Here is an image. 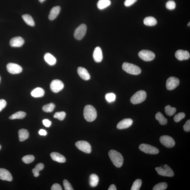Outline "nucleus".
<instances>
[{
	"label": "nucleus",
	"instance_id": "f257e3e1",
	"mask_svg": "<svg viewBox=\"0 0 190 190\" xmlns=\"http://www.w3.org/2000/svg\"><path fill=\"white\" fill-rule=\"evenodd\" d=\"M108 155L113 163L116 167L120 168L122 166L124 159L120 153L115 150H112L109 151Z\"/></svg>",
	"mask_w": 190,
	"mask_h": 190
},
{
	"label": "nucleus",
	"instance_id": "f03ea898",
	"mask_svg": "<svg viewBox=\"0 0 190 190\" xmlns=\"http://www.w3.org/2000/svg\"><path fill=\"white\" fill-rule=\"evenodd\" d=\"M84 116L86 121L89 122H92L97 117L96 109L91 105L86 106L84 110Z\"/></svg>",
	"mask_w": 190,
	"mask_h": 190
},
{
	"label": "nucleus",
	"instance_id": "7ed1b4c3",
	"mask_svg": "<svg viewBox=\"0 0 190 190\" xmlns=\"http://www.w3.org/2000/svg\"><path fill=\"white\" fill-rule=\"evenodd\" d=\"M122 68L124 71L131 74L139 75L141 72V70L139 67L132 63L128 62L123 63Z\"/></svg>",
	"mask_w": 190,
	"mask_h": 190
},
{
	"label": "nucleus",
	"instance_id": "20e7f679",
	"mask_svg": "<svg viewBox=\"0 0 190 190\" xmlns=\"http://www.w3.org/2000/svg\"><path fill=\"white\" fill-rule=\"evenodd\" d=\"M147 98V93L145 91H139L135 93L131 97L130 101L133 104H137L143 102Z\"/></svg>",
	"mask_w": 190,
	"mask_h": 190
},
{
	"label": "nucleus",
	"instance_id": "39448f33",
	"mask_svg": "<svg viewBox=\"0 0 190 190\" xmlns=\"http://www.w3.org/2000/svg\"><path fill=\"white\" fill-rule=\"evenodd\" d=\"M155 170L159 175L167 177H172L174 176V172L168 165L165 164L163 168L161 167H156Z\"/></svg>",
	"mask_w": 190,
	"mask_h": 190
},
{
	"label": "nucleus",
	"instance_id": "423d86ee",
	"mask_svg": "<svg viewBox=\"0 0 190 190\" xmlns=\"http://www.w3.org/2000/svg\"><path fill=\"white\" fill-rule=\"evenodd\" d=\"M139 148L142 152L149 154H157L159 152L156 147L152 146L145 144H142L139 146Z\"/></svg>",
	"mask_w": 190,
	"mask_h": 190
},
{
	"label": "nucleus",
	"instance_id": "0eeeda50",
	"mask_svg": "<svg viewBox=\"0 0 190 190\" xmlns=\"http://www.w3.org/2000/svg\"><path fill=\"white\" fill-rule=\"evenodd\" d=\"M87 31V26L85 24H81L75 30L74 37L77 40H81L85 36Z\"/></svg>",
	"mask_w": 190,
	"mask_h": 190
},
{
	"label": "nucleus",
	"instance_id": "6e6552de",
	"mask_svg": "<svg viewBox=\"0 0 190 190\" xmlns=\"http://www.w3.org/2000/svg\"><path fill=\"white\" fill-rule=\"evenodd\" d=\"M138 56L141 59L146 61L152 60L155 57V54L151 51L148 50H142L138 53Z\"/></svg>",
	"mask_w": 190,
	"mask_h": 190
},
{
	"label": "nucleus",
	"instance_id": "1a4fd4ad",
	"mask_svg": "<svg viewBox=\"0 0 190 190\" xmlns=\"http://www.w3.org/2000/svg\"><path fill=\"white\" fill-rule=\"evenodd\" d=\"M77 147L84 152L89 154L91 152V147L89 142L85 141H79L75 143Z\"/></svg>",
	"mask_w": 190,
	"mask_h": 190
},
{
	"label": "nucleus",
	"instance_id": "9d476101",
	"mask_svg": "<svg viewBox=\"0 0 190 190\" xmlns=\"http://www.w3.org/2000/svg\"><path fill=\"white\" fill-rule=\"evenodd\" d=\"M160 140L161 143L167 147L172 148L175 145L174 139L168 135H163L160 137Z\"/></svg>",
	"mask_w": 190,
	"mask_h": 190
},
{
	"label": "nucleus",
	"instance_id": "9b49d317",
	"mask_svg": "<svg viewBox=\"0 0 190 190\" xmlns=\"http://www.w3.org/2000/svg\"><path fill=\"white\" fill-rule=\"evenodd\" d=\"M63 82L59 80H52L50 84L51 90L54 93H57L62 90L64 88Z\"/></svg>",
	"mask_w": 190,
	"mask_h": 190
},
{
	"label": "nucleus",
	"instance_id": "f8f14e48",
	"mask_svg": "<svg viewBox=\"0 0 190 190\" xmlns=\"http://www.w3.org/2000/svg\"><path fill=\"white\" fill-rule=\"evenodd\" d=\"M179 84V80L178 79L175 77H170L167 81V89L169 90H172L177 87Z\"/></svg>",
	"mask_w": 190,
	"mask_h": 190
},
{
	"label": "nucleus",
	"instance_id": "ddd939ff",
	"mask_svg": "<svg viewBox=\"0 0 190 190\" xmlns=\"http://www.w3.org/2000/svg\"><path fill=\"white\" fill-rule=\"evenodd\" d=\"M6 68L9 73L13 74L20 73L22 71V67L16 63H9L7 65Z\"/></svg>",
	"mask_w": 190,
	"mask_h": 190
},
{
	"label": "nucleus",
	"instance_id": "4468645a",
	"mask_svg": "<svg viewBox=\"0 0 190 190\" xmlns=\"http://www.w3.org/2000/svg\"><path fill=\"white\" fill-rule=\"evenodd\" d=\"M133 120L130 118L123 119L118 123L117 127L119 129H125L130 127L133 124Z\"/></svg>",
	"mask_w": 190,
	"mask_h": 190
},
{
	"label": "nucleus",
	"instance_id": "2eb2a0df",
	"mask_svg": "<svg viewBox=\"0 0 190 190\" xmlns=\"http://www.w3.org/2000/svg\"><path fill=\"white\" fill-rule=\"evenodd\" d=\"M176 58L179 60L182 61L188 60L190 57V54L187 51L179 50L176 52L175 54Z\"/></svg>",
	"mask_w": 190,
	"mask_h": 190
},
{
	"label": "nucleus",
	"instance_id": "dca6fc26",
	"mask_svg": "<svg viewBox=\"0 0 190 190\" xmlns=\"http://www.w3.org/2000/svg\"><path fill=\"white\" fill-rule=\"evenodd\" d=\"M24 40L21 37H16L12 38L10 40V45L12 47H19L24 45Z\"/></svg>",
	"mask_w": 190,
	"mask_h": 190
},
{
	"label": "nucleus",
	"instance_id": "f3484780",
	"mask_svg": "<svg viewBox=\"0 0 190 190\" xmlns=\"http://www.w3.org/2000/svg\"><path fill=\"white\" fill-rule=\"evenodd\" d=\"M0 179L2 180L11 181L12 177L8 170L4 168H0Z\"/></svg>",
	"mask_w": 190,
	"mask_h": 190
},
{
	"label": "nucleus",
	"instance_id": "a211bd4d",
	"mask_svg": "<svg viewBox=\"0 0 190 190\" xmlns=\"http://www.w3.org/2000/svg\"><path fill=\"white\" fill-rule=\"evenodd\" d=\"M93 57L96 62H100L103 59V54L101 49L99 47L96 48L93 53Z\"/></svg>",
	"mask_w": 190,
	"mask_h": 190
},
{
	"label": "nucleus",
	"instance_id": "6ab92c4d",
	"mask_svg": "<svg viewBox=\"0 0 190 190\" xmlns=\"http://www.w3.org/2000/svg\"><path fill=\"white\" fill-rule=\"evenodd\" d=\"M77 72L79 76L83 80L87 81L90 79V75L87 70L85 68L82 67H79L77 68Z\"/></svg>",
	"mask_w": 190,
	"mask_h": 190
},
{
	"label": "nucleus",
	"instance_id": "aec40b11",
	"mask_svg": "<svg viewBox=\"0 0 190 190\" xmlns=\"http://www.w3.org/2000/svg\"><path fill=\"white\" fill-rule=\"evenodd\" d=\"M52 160L60 163H65L66 161V158L62 155L57 152H53L50 154Z\"/></svg>",
	"mask_w": 190,
	"mask_h": 190
},
{
	"label": "nucleus",
	"instance_id": "412c9836",
	"mask_svg": "<svg viewBox=\"0 0 190 190\" xmlns=\"http://www.w3.org/2000/svg\"><path fill=\"white\" fill-rule=\"evenodd\" d=\"M61 11L60 7L55 6L51 10L49 15V19L50 21L55 19L57 16Z\"/></svg>",
	"mask_w": 190,
	"mask_h": 190
},
{
	"label": "nucleus",
	"instance_id": "4be33fe9",
	"mask_svg": "<svg viewBox=\"0 0 190 190\" xmlns=\"http://www.w3.org/2000/svg\"><path fill=\"white\" fill-rule=\"evenodd\" d=\"M44 59L46 62L50 66H54L56 64V59L54 56L49 53H47L44 56Z\"/></svg>",
	"mask_w": 190,
	"mask_h": 190
},
{
	"label": "nucleus",
	"instance_id": "5701e85b",
	"mask_svg": "<svg viewBox=\"0 0 190 190\" xmlns=\"http://www.w3.org/2000/svg\"><path fill=\"white\" fill-rule=\"evenodd\" d=\"M44 90L40 87H37L33 90L31 93V96L34 98L42 97L45 94Z\"/></svg>",
	"mask_w": 190,
	"mask_h": 190
},
{
	"label": "nucleus",
	"instance_id": "b1692460",
	"mask_svg": "<svg viewBox=\"0 0 190 190\" xmlns=\"http://www.w3.org/2000/svg\"><path fill=\"white\" fill-rule=\"evenodd\" d=\"M19 140L21 142L24 141L28 138L29 133L27 130L21 129L18 131Z\"/></svg>",
	"mask_w": 190,
	"mask_h": 190
},
{
	"label": "nucleus",
	"instance_id": "393cba45",
	"mask_svg": "<svg viewBox=\"0 0 190 190\" xmlns=\"http://www.w3.org/2000/svg\"><path fill=\"white\" fill-rule=\"evenodd\" d=\"M111 4L110 0H99L97 4L98 8L100 10H103L110 6Z\"/></svg>",
	"mask_w": 190,
	"mask_h": 190
},
{
	"label": "nucleus",
	"instance_id": "a878e982",
	"mask_svg": "<svg viewBox=\"0 0 190 190\" xmlns=\"http://www.w3.org/2000/svg\"><path fill=\"white\" fill-rule=\"evenodd\" d=\"M144 23L147 26H153L156 25L157 23V21L154 17H148L144 19Z\"/></svg>",
	"mask_w": 190,
	"mask_h": 190
},
{
	"label": "nucleus",
	"instance_id": "bb28decb",
	"mask_svg": "<svg viewBox=\"0 0 190 190\" xmlns=\"http://www.w3.org/2000/svg\"><path fill=\"white\" fill-rule=\"evenodd\" d=\"M99 180L97 175L95 174H91L89 177V184L92 187H95L98 185Z\"/></svg>",
	"mask_w": 190,
	"mask_h": 190
},
{
	"label": "nucleus",
	"instance_id": "cd10ccee",
	"mask_svg": "<svg viewBox=\"0 0 190 190\" xmlns=\"http://www.w3.org/2000/svg\"><path fill=\"white\" fill-rule=\"evenodd\" d=\"M22 17L26 24L31 26H34L35 25L34 21L30 15H28V14H26V15H23Z\"/></svg>",
	"mask_w": 190,
	"mask_h": 190
},
{
	"label": "nucleus",
	"instance_id": "c85d7f7f",
	"mask_svg": "<svg viewBox=\"0 0 190 190\" xmlns=\"http://www.w3.org/2000/svg\"><path fill=\"white\" fill-rule=\"evenodd\" d=\"M155 118L156 119L159 121L160 124L165 125L167 124V120L164 117L161 113L157 112L156 114Z\"/></svg>",
	"mask_w": 190,
	"mask_h": 190
},
{
	"label": "nucleus",
	"instance_id": "c756f323",
	"mask_svg": "<svg viewBox=\"0 0 190 190\" xmlns=\"http://www.w3.org/2000/svg\"><path fill=\"white\" fill-rule=\"evenodd\" d=\"M26 116L25 112L23 111H19L12 114L9 117L10 119H22L23 118Z\"/></svg>",
	"mask_w": 190,
	"mask_h": 190
},
{
	"label": "nucleus",
	"instance_id": "7c9ffc66",
	"mask_svg": "<svg viewBox=\"0 0 190 190\" xmlns=\"http://www.w3.org/2000/svg\"><path fill=\"white\" fill-rule=\"evenodd\" d=\"M55 107V105L54 103H50L44 105L42 110L45 112H51L53 111Z\"/></svg>",
	"mask_w": 190,
	"mask_h": 190
},
{
	"label": "nucleus",
	"instance_id": "2f4dec72",
	"mask_svg": "<svg viewBox=\"0 0 190 190\" xmlns=\"http://www.w3.org/2000/svg\"><path fill=\"white\" fill-rule=\"evenodd\" d=\"M165 113L169 116H172L175 113L177 109L174 107H171L170 105H167L165 107Z\"/></svg>",
	"mask_w": 190,
	"mask_h": 190
},
{
	"label": "nucleus",
	"instance_id": "473e14b6",
	"mask_svg": "<svg viewBox=\"0 0 190 190\" xmlns=\"http://www.w3.org/2000/svg\"><path fill=\"white\" fill-rule=\"evenodd\" d=\"M167 184L165 182L160 183L157 184L153 187V190H164L166 189L167 188Z\"/></svg>",
	"mask_w": 190,
	"mask_h": 190
},
{
	"label": "nucleus",
	"instance_id": "72a5a7b5",
	"mask_svg": "<svg viewBox=\"0 0 190 190\" xmlns=\"http://www.w3.org/2000/svg\"><path fill=\"white\" fill-rule=\"evenodd\" d=\"M142 181L140 179H137L133 182L131 190H139L141 186Z\"/></svg>",
	"mask_w": 190,
	"mask_h": 190
},
{
	"label": "nucleus",
	"instance_id": "f704fd0d",
	"mask_svg": "<svg viewBox=\"0 0 190 190\" xmlns=\"http://www.w3.org/2000/svg\"><path fill=\"white\" fill-rule=\"evenodd\" d=\"M35 160L34 156L32 155H28L23 157L22 160L24 163L29 164Z\"/></svg>",
	"mask_w": 190,
	"mask_h": 190
},
{
	"label": "nucleus",
	"instance_id": "c9c22d12",
	"mask_svg": "<svg viewBox=\"0 0 190 190\" xmlns=\"http://www.w3.org/2000/svg\"><path fill=\"white\" fill-rule=\"evenodd\" d=\"M105 99L108 103H112L116 100V96L113 93H107L105 95Z\"/></svg>",
	"mask_w": 190,
	"mask_h": 190
},
{
	"label": "nucleus",
	"instance_id": "e433bc0d",
	"mask_svg": "<svg viewBox=\"0 0 190 190\" xmlns=\"http://www.w3.org/2000/svg\"><path fill=\"white\" fill-rule=\"evenodd\" d=\"M66 113L64 112H56L54 114V117L57 118L60 121H63L66 117Z\"/></svg>",
	"mask_w": 190,
	"mask_h": 190
},
{
	"label": "nucleus",
	"instance_id": "4c0bfd02",
	"mask_svg": "<svg viewBox=\"0 0 190 190\" xmlns=\"http://www.w3.org/2000/svg\"><path fill=\"white\" fill-rule=\"evenodd\" d=\"M185 114L184 112L179 113L176 114L175 117H174V121L176 122H179L181 120L184 118L185 117Z\"/></svg>",
	"mask_w": 190,
	"mask_h": 190
},
{
	"label": "nucleus",
	"instance_id": "58836bf2",
	"mask_svg": "<svg viewBox=\"0 0 190 190\" xmlns=\"http://www.w3.org/2000/svg\"><path fill=\"white\" fill-rule=\"evenodd\" d=\"M166 7L167 9L170 10L174 9L176 7V4L173 1H169L166 4Z\"/></svg>",
	"mask_w": 190,
	"mask_h": 190
},
{
	"label": "nucleus",
	"instance_id": "ea45409f",
	"mask_svg": "<svg viewBox=\"0 0 190 190\" xmlns=\"http://www.w3.org/2000/svg\"><path fill=\"white\" fill-rule=\"evenodd\" d=\"M63 186L65 188V190H73V187H72L71 184L68 181L65 179L63 182Z\"/></svg>",
	"mask_w": 190,
	"mask_h": 190
},
{
	"label": "nucleus",
	"instance_id": "a19ab883",
	"mask_svg": "<svg viewBox=\"0 0 190 190\" xmlns=\"http://www.w3.org/2000/svg\"><path fill=\"white\" fill-rule=\"evenodd\" d=\"M184 130L186 132H190V120H188L185 124L184 125Z\"/></svg>",
	"mask_w": 190,
	"mask_h": 190
},
{
	"label": "nucleus",
	"instance_id": "79ce46f5",
	"mask_svg": "<svg viewBox=\"0 0 190 190\" xmlns=\"http://www.w3.org/2000/svg\"><path fill=\"white\" fill-rule=\"evenodd\" d=\"M137 1V0H126L124 2V5L126 6H130L134 4Z\"/></svg>",
	"mask_w": 190,
	"mask_h": 190
},
{
	"label": "nucleus",
	"instance_id": "37998d69",
	"mask_svg": "<svg viewBox=\"0 0 190 190\" xmlns=\"http://www.w3.org/2000/svg\"><path fill=\"white\" fill-rule=\"evenodd\" d=\"M6 105V102L4 99H0V112L5 108Z\"/></svg>",
	"mask_w": 190,
	"mask_h": 190
},
{
	"label": "nucleus",
	"instance_id": "c03bdc74",
	"mask_svg": "<svg viewBox=\"0 0 190 190\" xmlns=\"http://www.w3.org/2000/svg\"><path fill=\"white\" fill-rule=\"evenodd\" d=\"M42 123L47 128L49 127L52 124L51 121L48 119H43L42 121Z\"/></svg>",
	"mask_w": 190,
	"mask_h": 190
},
{
	"label": "nucleus",
	"instance_id": "a18cd8bd",
	"mask_svg": "<svg viewBox=\"0 0 190 190\" xmlns=\"http://www.w3.org/2000/svg\"><path fill=\"white\" fill-rule=\"evenodd\" d=\"M51 190H62V188L60 185L58 184H54L51 188Z\"/></svg>",
	"mask_w": 190,
	"mask_h": 190
},
{
	"label": "nucleus",
	"instance_id": "49530a36",
	"mask_svg": "<svg viewBox=\"0 0 190 190\" xmlns=\"http://www.w3.org/2000/svg\"><path fill=\"white\" fill-rule=\"evenodd\" d=\"M44 168V165L42 163H39L36 165V166H35V168H34L35 169L39 172L40 171L43 170Z\"/></svg>",
	"mask_w": 190,
	"mask_h": 190
},
{
	"label": "nucleus",
	"instance_id": "de8ad7c7",
	"mask_svg": "<svg viewBox=\"0 0 190 190\" xmlns=\"http://www.w3.org/2000/svg\"><path fill=\"white\" fill-rule=\"evenodd\" d=\"M39 135H47V133L46 131L44 129H40L38 132Z\"/></svg>",
	"mask_w": 190,
	"mask_h": 190
},
{
	"label": "nucleus",
	"instance_id": "09e8293b",
	"mask_svg": "<svg viewBox=\"0 0 190 190\" xmlns=\"http://www.w3.org/2000/svg\"><path fill=\"white\" fill-rule=\"evenodd\" d=\"M32 172L35 177H38L39 175V172L35 169V168L33 169Z\"/></svg>",
	"mask_w": 190,
	"mask_h": 190
},
{
	"label": "nucleus",
	"instance_id": "8fccbe9b",
	"mask_svg": "<svg viewBox=\"0 0 190 190\" xmlns=\"http://www.w3.org/2000/svg\"><path fill=\"white\" fill-rule=\"evenodd\" d=\"M108 190H117V188H116L115 185H114V184H112L110 186L108 189Z\"/></svg>",
	"mask_w": 190,
	"mask_h": 190
},
{
	"label": "nucleus",
	"instance_id": "3c124183",
	"mask_svg": "<svg viewBox=\"0 0 190 190\" xmlns=\"http://www.w3.org/2000/svg\"><path fill=\"white\" fill-rule=\"evenodd\" d=\"M38 1L40 2V3H42L43 2L45 1V0H38Z\"/></svg>",
	"mask_w": 190,
	"mask_h": 190
},
{
	"label": "nucleus",
	"instance_id": "603ef678",
	"mask_svg": "<svg viewBox=\"0 0 190 190\" xmlns=\"http://www.w3.org/2000/svg\"><path fill=\"white\" fill-rule=\"evenodd\" d=\"M190 22H189V23H188V26H190Z\"/></svg>",
	"mask_w": 190,
	"mask_h": 190
},
{
	"label": "nucleus",
	"instance_id": "864d4df0",
	"mask_svg": "<svg viewBox=\"0 0 190 190\" xmlns=\"http://www.w3.org/2000/svg\"><path fill=\"white\" fill-rule=\"evenodd\" d=\"M1 145H0V150H1Z\"/></svg>",
	"mask_w": 190,
	"mask_h": 190
},
{
	"label": "nucleus",
	"instance_id": "5fc2aeb1",
	"mask_svg": "<svg viewBox=\"0 0 190 190\" xmlns=\"http://www.w3.org/2000/svg\"><path fill=\"white\" fill-rule=\"evenodd\" d=\"M1 77H0V82H1Z\"/></svg>",
	"mask_w": 190,
	"mask_h": 190
}]
</instances>
